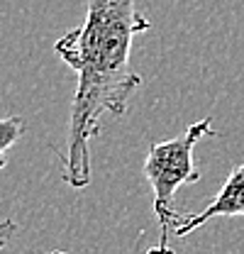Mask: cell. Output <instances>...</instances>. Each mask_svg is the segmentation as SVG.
<instances>
[{
    "label": "cell",
    "mask_w": 244,
    "mask_h": 254,
    "mask_svg": "<svg viewBox=\"0 0 244 254\" xmlns=\"http://www.w3.org/2000/svg\"><path fill=\"white\" fill-rule=\"evenodd\" d=\"M149 27L137 0H88L83 25L68 30L54 47L78 76L61 154V176L71 189L91 184V139L100 132L103 115H122L142 86V76L129 68V52L132 39Z\"/></svg>",
    "instance_id": "cell-1"
},
{
    "label": "cell",
    "mask_w": 244,
    "mask_h": 254,
    "mask_svg": "<svg viewBox=\"0 0 244 254\" xmlns=\"http://www.w3.org/2000/svg\"><path fill=\"white\" fill-rule=\"evenodd\" d=\"M200 137H217L213 120H198L188 127L183 134L174 139H164L152 144L149 154L144 159V176L154 189V213L161 227V240L166 242L169 225L179 213L174 208V195L181 186L195 184L200 179L198 166L193 164V147Z\"/></svg>",
    "instance_id": "cell-2"
},
{
    "label": "cell",
    "mask_w": 244,
    "mask_h": 254,
    "mask_svg": "<svg viewBox=\"0 0 244 254\" xmlns=\"http://www.w3.org/2000/svg\"><path fill=\"white\" fill-rule=\"evenodd\" d=\"M213 218H244V164L232 169L225 186L217 190L208 208H203L200 213H176L169 225V232L185 237Z\"/></svg>",
    "instance_id": "cell-3"
},
{
    "label": "cell",
    "mask_w": 244,
    "mask_h": 254,
    "mask_svg": "<svg viewBox=\"0 0 244 254\" xmlns=\"http://www.w3.org/2000/svg\"><path fill=\"white\" fill-rule=\"evenodd\" d=\"M27 123L22 118H0V169L5 166V152L25 134Z\"/></svg>",
    "instance_id": "cell-4"
},
{
    "label": "cell",
    "mask_w": 244,
    "mask_h": 254,
    "mask_svg": "<svg viewBox=\"0 0 244 254\" xmlns=\"http://www.w3.org/2000/svg\"><path fill=\"white\" fill-rule=\"evenodd\" d=\"M12 230H15V222H10V220L0 222V250L5 247V242H7V237H10Z\"/></svg>",
    "instance_id": "cell-5"
},
{
    "label": "cell",
    "mask_w": 244,
    "mask_h": 254,
    "mask_svg": "<svg viewBox=\"0 0 244 254\" xmlns=\"http://www.w3.org/2000/svg\"><path fill=\"white\" fill-rule=\"evenodd\" d=\"M144 254H174V250H171V247H169V245H166V242L161 240V245H156V247H149V250H147Z\"/></svg>",
    "instance_id": "cell-6"
},
{
    "label": "cell",
    "mask_w": 244,
    "mask_h": 254,
    "mask_svg": "<svg viewBox=\"0 0 244 254\" xmlns=\"http://www.w3.org/2000/svg\"><path fill=\"white\" fill-rule=\"evenodd\" d=\"M52 254H66V252H61V250H54V252H52Z\"/></svg>",
    "instance_id": "cell-7"
}]
</instances>
